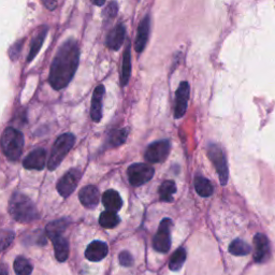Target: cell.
I'll return each instance as SVG.
<instances>
[{
	"label": "cell",
	"instance_id": "obj_8",
	"mask_svg": "<svg viewBox=\"0 0 275 275\" xmlns=\"http://www.w3.org/2000/svg\"><path fill=\"white\" fill-rule=\"evenodd\" d=\"M170 148H171V144H170L169 140H160L154 142L153 144H150L145 153V159L148 163L157 164L163 163L166 160L170 153Z\"/></svg>",
	"mask_w": 275,
	"mask_h": 275
},
{
	"label": "cell",
	"instance_id": "obj_12",
	"mask_svg": "<svg viewBox=\"0 0 275 275\" xmlns=\"http://www.w3.org/2000/svg\"><path fill=\"white\" fill-rule=\"evenodd\" d=\"M46 164V151L44 148H36L28 154L23 161V166L26 169L42 170Z\"/></svg>",
	"mask_w": 275,
	"mask_h": 275
},
{
	"label": "cell",
	"instance_id": "obj_20",
	"mask_svg": "<svg viewBox=\"0 0 275 275\" xmlns=\"http://www.w3.org/2000/svg\"><path fill=\"white\" fill-rule=\"evenodd\" d=\"M131 77V53L130 45H127L126 50L123 55V64H121V74H120V83L123 86H126Z\"/></svg>",
	"mask_w": 275,
	"mask_h": 275
},
{
	"label": "cell",
	"instance_id": "obj_18",
	"mask_svg": "<svg viewBox=\"0 0 275 275\" xmlns=\"http://www.w3.org/2000/svg\"><path fill=\"white\" fill-rule=\"evenodd\" d=\"M102 203L104 207L107 208L108 211H112L117 213L123 206V200L119 196V194L113 189L107 191L102 196Z\"/></svg>",
	"mask_w": 275,
	"mask_h": 275
},
{
	"label": "cell",
	"instance_id": "obj_31",
	"mask_svg": "<svg viewBox=\"0 0 275 275\" xmlns=\"http://www.w3.org/2000/svg\"><path fill=\"white\" fill-rule=\"evenodd\" d=\"M118 12V6L115 2H112L108 5V7L104 9V11H103V18H104V21H112L113 18H114L116 16Z\"/></svg>",
	"mask_w": 275,
	"mask_h": 275
},
{
	"label": "cell",
	"instance_id": "obj_23",
	"mask_svg": "<svg viewBox=\"0 0 275 275\" xmlns=\"http://www.w3.org/2000/svg\"><path fill=\"white\" fill-rule=\"evenodd\" d=\"M159 196L163 201L171 202L173 200V195L176 193V185L174 181H165L159 187Z\"/></svg>",
	"mask_w": 275,
	"mask_h": 275
},
{
	"label": "cell",
	"instance_id": "obj_1",
	"mask_svg": "<svg viewBox=\"0 0 275 275\" xmlns=\"http://www.w3.org/2000/svg\"><path fill=\"white\" fill-rule=\"evenodd\" d=\"M80 63V49L78 42L69 39L65 41L56 53L49 75L51 86L60 90L71 82Z\"/></svg>",
	"mask_w": 275,
	"mask_h": 275
},
{
	"label": "cell",
	"instance_id": "obj_28",
	"mask_svg": "<svg viewBox=\"0 0 275 275\" xmlns=\"http://www.w3.org/2000/svg\"><path fill=\"white\" fill-rule=\"evenodd\" d=\"M13 267L16 275H30L33 272L32 263L24 257H17L14 261Z\"/></svg>",
	"mask_w": 275,
	"mask_h": 275
},
{
	"label": "cell",
	"instance_id": "obj_33",
	"mask_svg": "<svg viewBox=\"0 0 275 275\" xmlns=\"http://www.w3.org/2000/svg\"><path fill=\"white\" fill-rule=\"evenodd\" d=\"M22 42L23 40L18 41V42H15V44L11 47L10 51H9V55H10V57L12 60H14L16 57H18V55H20V51H21V47H22Z\"/></svg>",
	"mask_w": 275,
	"mask_h": 275
},
{
	"label": "cell",
	"instance_id": "obj_13",
	"mask_svg": "<svg viewBox=\"0 0 275 275\" xmlns=\"http://www.w3.org/2000/svg\"><path fill=\"white\" fill-rule=\"evenodd\" d=\"M149 27H150V20H149V16L146 15L143 20L141 21L138 27V33H137L136 43H135V49L137 53H142L145 49V46L148 41V37H149Z\"/></svg>",
	"mask_w": 275,
	"mask_h": 275
},
{
	"label": "cell",
	"instance_id": "obj_14",
	"mask_svg": "<svg viewBox=\"0 0 275 275\" xmlns=\"http://www.w3.org/2000/svg\"><path fill=\"white\" fill-rule=\"evenodd\" d=\"M79 198H80L81 203L85 207H87V208L96 207L99 203V198H100L98 188L93 185L85 186L80 191Z\"/></svg>",
	"mask_w": 275,
	"mask_h": 275
},
{
	"label": "cell",
	"instance_id": "obj_6",
	"mask_svg": "<svg viewBox=\"0 0 275 275\" xmlns=\"http://www.w3.org/2000/svg\"><path fill=\"white\" fill-rule=\"evenodd\" d=\"M171 227L172 222L170 218H164L161 221L157 233L154 236L153 246L159 253H168L171 248Z\"/></svg>",
	"mask_w": 275,
	"mask_h": 275
},
{
	"label": "cell",
	"instance_id": "obj_24",
	"mask_svg": "<svg viewBox=\"0 0 275 275\" xmlns=\"http://www.w3.org/2000/svg\"><path fill=\"white\" fill-rule=\"evenodd\" d=\"M68 224H69L68 221H66V220H58V221L50 223L49 225L46 226L47 236H49V238L52 240L55 238V236L62 235L65 232L66 228H67Z\"/></svg>",
	"mask_w": 275,
	"mask_h": 275
},
{
	"label": "cell",
	"instance_id": "obj_9",
	"mask_svg": "<svg viewBox=\"0 0 275 275\" xmlns=\"http://www.w3.org/2000/svg\"><path fill=\"white\" fill-rule=\"evenodd\" d=\"M81 178V171L78 169H71L66 173L57 183V191L64 198L69 197L77 188Z\"/></svg>",
	"mask_w": 275,
	"mask_h": 275
},
{
	"label": "cell",
	"instance_id": "obj_19",
	"mask_svg": "<svg viewBox=\"0 0 275 275\" xmlns=\"http://www.w3.org/2000/svg\"><path fill=\"white\" fill-rule=\"evenodd\" d=\"M52 242L54 244L56 259L60 262L67 260L69 257V243L67 239H65L62 234L58 236H55L54 239H52Z\"/></svg>",
	"mask_w": 275,
	"mask_h": 275
},
{
	"label": "cell",
	"instance_id": "obj_15",
	"mask_svg": "<svg viewBox=\"0 0 275 275\" xmlns=\"http://www.w3.org/2000/svg\"><path fill=\"white\" fill-rule=\"evenodd\" d=\"M104 86L103 85H98L95 88L93 98H91V107H90V116L94 121H100L102 117V99L104 96Z\"/></svg>",
	"mask_w": 275,
	"mask_h": 275
},
{
	"label": "cell",
	"instance_id": "obj_32",
	"mask_svg": "<svg viewBox=\"0 0 275 275\" xmlns=\"http://www.w3.org/2000/svg\"><path fill=\"white\" fill-rule=\"evenodd\" d=\"M119 262L123 265V267H130L134 263V258L129 252H121L119 254Z\"/></svg>",
	"mask_w": 275,
	"mask_h": 275
},
{
	"label": "cell",
	"instance_id": "obj_16",
	"mask_svg": "<svg viewBox=\"0 0 275 275\" xmlns=\"http://www.w3.org/2000/svg\"><path fill=\"white\" fill-rule=\"evenodd\" d=\"M109 253L108 245L101 241L91 242L85 252V257L90 261H100L107 257Z\"/></svg>",
	"mask_w": 275,
	"mask_h": 275
},
{
	"label": "cell",
	"instance_id": "obj_35",
	"mask_svg": "<svg viewBox=\"0 0 275 275\" xmlns=\"http://www.w3.org/2000/svg\"><path fill=\"white\" fill-rule=\"evenodd\" d=\"M91 3L94 5H96L98 7H101L104 5V3H106V0H91Z\"/></svg>",
	"mask_w": 275,
	"mask_h": 275
},
{
	"label": "cell",
	"instance_id": "obj_26",
	"mask_svg": "<svg viewBox=\"0 0 275 275\" xmlns=\"http://www.w3.org/2000/svg\"><path fill=\"white\" fill-rule=\"evenodd\" d=\"M186 251L181 248L176 250L173 255L171 256V258H170V262H169V268L170 270L172 271H178L179 269H181L183 267V264L186 260Z\"/></svg>",
	"mask_w": 275,
	"mask_h": 275
},
{
	"label": "cell",
	"instance_id": "obj_17",
	"mask_svg": "<svg viewBox=\"0 0 275 275\" xmlns=\"http://www.w3.org/2000/svg\"><path fill=\"white\" fill-rule=\"evenodd\" d=\"M126 35V28L123 24L117 25L110 32L107 38V46L111 50L117 51L124 43Z\"/></svg>",
	"mask_w": 275,
	"mask_h": 275
},
{
	"label": "cell",
	"instance_id": "obj_29",
	"mask_svg": "<svg viewBox=\"0 0 275 275\" xmlns=\"http://www.w3.org/2000/svg\"><path fill=\"white\" fill-rule=\"evenodd\" d=\"M128 137V129L121 128L111 132L109 142L112 146H119L123 143H125V141Z\"/></svg>",
	"mask_w": 275,
	"mask_h": 275
},
{
	"label": "cell",
	"instance_id": "obj_27",
	"mask_svg": "<svg viewBox=\"0 0 275 275\" xmlns=\"http://www.w3.org/2000/svg\"><path fill=\"white\" fill-rule=\"evenodd\" d=\"M229 252L234 256H246L252 252V249L246 242L240 239H236L232 241L231 244L229 245Z\"/></svg>",
	"mask_w": 275,
	"mask_h": 275
},
{
	"label": "cell",
	"instance_id": "obj_11",
	"mask_svg": "<svg viewBox=\"0 0 275 275\" xmlns=\"http://www.w3.org/2000/svg\"><path fill=\"white\" fill-rule=\"evenodd\" d=\"M254 259L256 262L263 263L270 258V243L264 234L257 233L254 236Z\"/></svg>",
	"mask_w": 275,
	"mask_h": 275
},
{
	"label": "cell",
	"instance_id": "obj_25",
	"mask_svg": "<svg viewBox=\"0 0 275 275\" xmlns=\"http://www.w3.org/2000/svg\"><path fill=\"white\" fill-rule=\"evenodd\" d=\"M99 224L100 226L103 227V228H107V229L114 228L115 226L119 224V217L117 216L115 212L107 210L106 212L101 213L99 217Z\"/></svg>",
	"mask_w": 275,
	"mask_h": 275
},
{
	"label": "cell",
	"instance_id": "obj_36",
	"mask_svg": "<svg viewBox=\"0 0 275 275\" xmlns=\"http://www.w3.org/2000/svg\"><path fill=\"white\" fill-rule=\"evenodd\" d=\"M0 275H8L7 269L4 264H0Z\"/></svg>",
	"mask_w": 275,
	"mask_h": 275
},
{
	"label": "cell",
	"instance_id": "obj_2",
	"mask_svg": "<svg viewBox=\"0 0 275 275\" xmlns=\"http://www.w3.org/2000/svg\"><path fill=\"white\" fill-rule=\"evenodd\" d=\"M9 212L16 222L30 223L38 218L35 203L27 196L15 193L9 202Z\"/></svg>",
	"mask_w": 275,
	"mask_h": 275
},
{
	"label": "cell",
	"instance_id": "obj_30",
	"mask_svg": "<svg viewBox=\"0 0 275 275\" xmlns=\"http://www.w3.org/2000/svg\"><path fill=\"white\" fill-rule=\"evenodd\" d=\"M14 240V233L10 230L0 231V252L8 249Z\"/></svg>",
	"mask_w": 275,
	"mask_h": 275
},
{
	"label": "cell",
	"instance_id": "obj_5",
	"mask_svg": "<svg viewBox=\"0 0 275 275\" xmlns=\"http://www.w3.org/2000/svg\"><path fill=\"white\" fill-rule=\"evenodd\" d=\"M207 156L213 163L216 172L220 177V181L223 186H225L228 182L229 171H228V165H227L226 156L222 147L217 144H210L207 147Z\"/></svg>",
	"mask_w": 275,
	"mask_h": 275
},
{
	"label": "cell",
	"instance_id": "obj_21",
	"mask_svg": "<svg viewBox=\"0 0 275 275\" xmlns=\"http://www.w3.org/2000/svg\"><path fill=\"white\" fill-rule=\"evenodd\" d=\"M47 32H49V28L47 27H42L40 33L38 34L34 39L32 41V44H30V51H29V54H28V57H27V62L30 63L36 56L38 54V52L40 51V49L42 47V44L45 40V37H46V34Z\"/></svg>",
	"mask_w": 275,
	"mask_h": 275
},
{
	"label": "cell",
	"instance_id": "obj_4",
	"mask_svg": "<svg viewBox=\"0 0 275 275\" xmlns=\"http://www.w3.org/2000/svg\"><path fill=\"white\" fill-rule=\"evenodd\" d=\"M75 138L72 134H64L62 135L54 143L51 151V156L49 161H47V168L49 170H55L57 168L67 156V154L72 148L74 144Z\"/></svg>",
	"mask_w": 275,
	"mask_h": 275
},
{
	"label": "cell",
	"instance_id": "obj_22",
	"mask_svg": "<svg viewBox=\"0 0 275 275\" xmlns=\"http://www.w3.org/2000/svg\"><path fill=\"white\" fill-rule=\"evenodd\" d=\"M195 188L196 192L199 196L201 197H210L212 196L214 192V186L211 183V181H208L207 178L204 176H197L195 179Z\"/></svg>",
	"mask_w": 275,
	"mask_h": 275
},
{
	"label": "cell",
	"instance_id": "obj_7",
	"mask_svg": "<svg viewBox=\"0 0 275 275\" xmlns=\"http://www.w3.org/2000/svg\"><path fill=\"white\" fill-rule=\"evenodd\" d=\"M128 178L132 186H141L154 176L155 170L146 164H134L128 168Z\"/></svg>",
	"mask_w": 275,
	"mask_h": 275
},
{
	"label": "cell",
	"instance_id": "obj_10",
	"mask_svg": "<svg viewBox=\"0 0 275 275\" xmlns=\"http://www.w3.org/2000/svg\"><path fill=\"white\" fill-rule=\"evenodd\" d=\"M189 94H191V87L186 81L181 82L179 86L175 93V107H174V117L181 118L187 111Z\"/></svg>",
	"mask_w": 275,
	"mask_h": 275
},
{
	"label": "cell",
	"instance_id": "obj_34",
	"mask_svg": "<svg viewBox=\"0 0 275 275\" xmlns=\"http://www.w3.org/2000/svg\"><path fill=\"white\" fill-rule=\"evenodd\" d=\"M43 6L49 9V10H54V9L56 8V6H57V2L56 0H41Z\"/></svg>",
	"mask_w": 275,
	"mask_h": 275
},
{
	"label": "cell",
	"instance_id": "obj_3",
	"mask_svg": "<svg viewBox=\"0 0 275 275\" xmlns=\"http://www.w3.org/2000/svg\"><path fill=\"white\" fill-rule=\"evenodd\" d=\"M0 144L5 155L11 160H16L21 157L24 146V136L20 130L9 127L7 128L0 140Z\"/></svg>",
	"mask_w": 275,
	"mask_h": 275
}]
</instances>
